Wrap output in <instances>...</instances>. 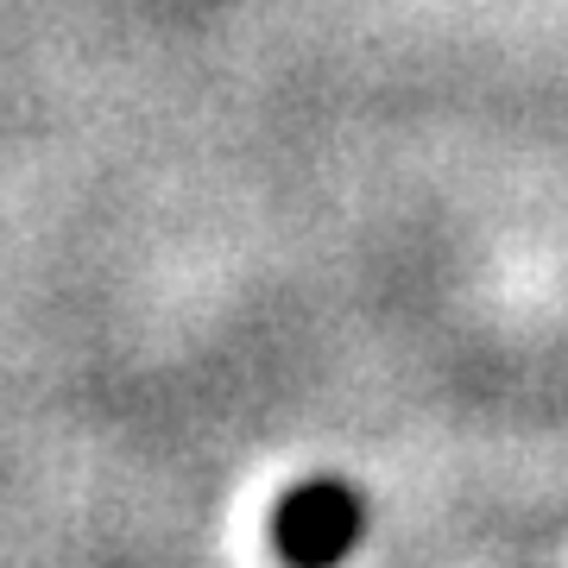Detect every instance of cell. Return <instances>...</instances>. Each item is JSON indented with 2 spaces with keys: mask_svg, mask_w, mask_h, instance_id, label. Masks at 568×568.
Masks as SVG:
<instances>
[{
  "mask_svg": "<svg viewBox=\"0 0 568 568\" xmlns=\"http://www.w3.org/2000/svg\"><path fill=\"white\" fill-rule=\"evenodd\" d=\"M366 537V493L342 474H310L272 511V544L291 568H335Z\"/></svg>",
  "mask_w": 568,
  "mask_h": 568,
  "instance_id": "obj_1",
  "label": "cell"
}]
</instances>
